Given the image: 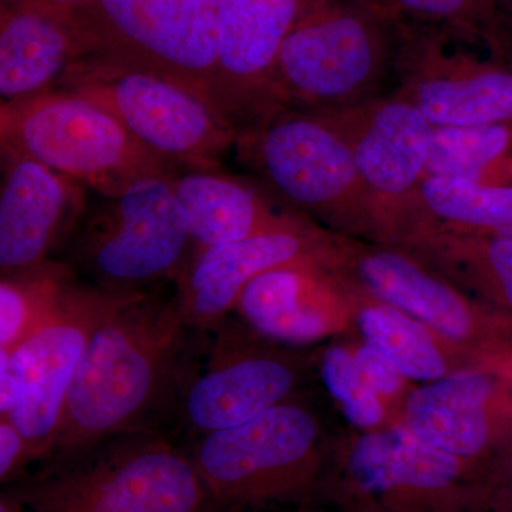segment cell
Instances as JSON below:
<instances>
[{"mask_svg": "<svg viewBox=\"0 0 512 512\" xmlns=\"http://www.w3.org/2000/svg\"><path fill=\"white\" fill-rule=\"evenodd\" d=\"M201 330L181 311L174 284L131 296L94 332L42 463L76 456L136 431L173 430Z\"/></svg>", "mask_w": 512, "mask_h": 512, "instance_id": "cell-1", "label": "cell"}, {"mask_svg": "<svg viewBox=\"0 0 512 512\" xmlns=\"http://www.w3.org/2000/svg\"><path fill=\"white\" fill-rule=\"evenodd\" d=\"M37 467L3 491L23 512L215 510L187 448L164 431L121 434Z\"/></svg>", "mask_w": 512, "mask_h": 512, "instance_id": "cell-2", "label": "cell"}, {"mask_svg": "<svg viewBox=\"0 0 512 512\" xmlns=\"http://www.w3.org/2000/svg\"><path fill=\"white\" fill-rule=\"evenodd\" d=\"M400 19L376 0H318L286 37L269 109L328 113L380 96L394 76Z\"/></svg>", "mask_w": 512, "mask_h": 512, "instance_id": "cell-3", "label": "cell"}, {"mask_svg": "<svg viewBox=\"0 0 512 512\" xmlns=\"http://www.w3.org/2000/svg\"><path fill=\"white\" fill-rule=\"evenodd\" d=\"M234 148L255 180L292 211L386 242L382 211L352 151L319 114L272 107L239 128Z\"/></svg>", "mask_w": 512, "mask_h": 512, "instance_id": "cell-4", "label": "cell"}, {"mask_svg": "<svg viewBox=\"0 0 512 512\" xmlns=\"http://www.w3.org/2000/svg\"><path fill=\"white\" fill-rule=\"evenodd\" d=\"M171 177L144 178L120 194L90 201L57 259L83 281L113 292L174 284L194 244Z\"/></svg>", "mask_w": 512, "mask_h": 512, "instance_id": "cell-5", "label": "cell"}, {"mask_svg": "<svg viewBox=\"0 0 512 512\" xmlns=\"http://www.w3.org/2000/svg\"><path fill=\"white\" fill-rule=\"evenodd\" d=\"M0 147L72 178L97 197L181 171L147 151L96 101L59 87L0 104Z\"/></svg>", "mask_w": 512, "mask_h": 512, "instance_id": "cell-6", "label": "cell"}, {"mask_svg": "<svg viewBox=\"0 0 512 512\" xmlns=\"http://www.w3.org/2000/svg\"><path fill=\"white\" fill-rule=\"evenodd\" d=\"M215 510H242L305 493L322 470L319 417L299 397L187 448Z\"/></svg>", "mask_w": 512, "mask_h": 512, "instance_id": "cell-7", "label": "cell"}, {"mask_svg": "<svg viewBox=\"0 0 512 512\" xmlns=\"http://www.w3.org/2000/svg\"><path fill=\"white\" fill-rule=\"evenodd\" d=\"M57 87L96 101L141 146L178 170L220 167L234 148L237 127L214 104L143 67L90 55Z\"/></svg>", "mask_w": 512, "mask_h": 512, "instance_id": "cell-8", "label": "cell"}, {"mask_svg": "<svg viewBox=\"0 0 512 512\" xmlns=\"http://www.w3.org/2000/svg\"><path fill=\"white\" fill-rule=\"evenodd\" d=\"M235 313L202 330L173 431L197 439L227 430L298 397L303 360L278 348Z\"/></svg>", "mask_w": 512, "mask_h": 512, "instance_id": "cell-9", "label": "cell"}, {"mask_svg": "<svg viewBox=\"0 0 512 512\" xmlns=\"http://www.w3.org/2000/svg\"><path fill=\"white\" fill-rule=\"evenodd\" d=\"M73 10L92 43V55L183 84L225 116L212 0H86Z\"/></svg>", "mask_w": 512, "mask_h": 512, "instance_id": "cell-10", "label": "cell"}, {"mask_svg": "<svg viewBox=\"0 0 512 512\" xmlns=\"http://www.w3.org/2000/svg\"><path fill=\"white\" fill-rule=\"evenodd\" d=\"M137 293L109 291L77 275L50 315L12 349L18 402L3 419L12 421L28 440L35 466L45 460L55 441L70 387L94 332Z\"/></svg>", "mask_w": 512, "mask_h": 512, "instance_id": "cell-11", "label": "cell"}, {"mask_svg": "<svg viewBox=\"0 0 512 512\" xmlns=\"http://www.w3.org/2000/svg\"><path fill=\"white\" fill-rule=\"evenodd\" d=\"M481 471L402 424L353 441L340 484L367 512H468L480 510Z\"/></svg>", "mask_w": 512, "mask_h": 512, "instance_id": "cell-12", "label": "cell"}, {"mask_svg": "<svg viewBox=\"0 0 512 512\" xmlns=\"http://www.w3.org/2000/svg\"><path fill=\"white\" fill-rule=\"evenodd\" d=\"M468 42L400 19L394 93L414 104L433 127L512 124V67L478 56Z\"/></svg>", "mask_w": 512, "mask_h": 512, "instance_id": "cell-13", "label": "cell"}, {"mask_svg": "<svg viewBox=\"0 0 512 512\" xmlns=\"http://www.w3.org/2000/svg\"><path fill=\"white\" fill-rule=\"evenodd\" d=\"M349 285L420 320L448 342L466 343L487 357L512 342V319L478 306L399 245L359 247L346 242L339 264Z\"/></svg>", "mask_w": 512, "mask_h": 512, "instance_id": "cell-14", "label": "cell"}, {"mask_svg": "<svg viewBox=\"0 0 512 512\" xmlns=\"http://www.w3.org/2000/svg\"><path fill=\"white\" fill-rule=\"evenodd\" d=\"M343 247L345 239L298 215L284 227L194 252L174 282L175 293L188 325L210 330L234 313L256 276L306 259L338 258Z\"/></svg>", "mask_w": 512, "mask_h": 512, "instance_id": "cell-15", "label": "cell"}, {"mask_svg": "<svg viewBox=\"0 0 512 512\" xmlns=\"http://www.w3.org/2000/svg\"><path fill=\"white\" fill-rule=\"evenodd\" d=\"M346 141L363 181L382 211L386 242L427 174L434 127L397 93L316 113Z\"/></svg>", "mask_w": 512, "mask_h": 512, "instance_id": "cell-16", "label": "cell"}, {"mask_svg": "<svg viewBox=\"0 0 512 512\" xmlns=\"http://www.w3.org/2000/svg\"><path fill=\"white\" fill-rule=\"evenodd\" d=\"M403 426L424 443L484 468L512 444V382L485 367L450 373L409 394Z\"/></svg>", "mask_w": 512, "mask_h": 512, "instance_id": "cell-17", "label": "cell"}, {"mask_svg": "<svg viewBox=\"0 0 512 512\" xmlns=\"http://www.w3.org/2000/svg\"><path fill=\"white\" fill-rule=\"evenodd\" d=\"M0 276L59 258L89 207L90 191L32 158L0 147Z\"/></svg>", "mask_w": 512, "mask_h": 512, "instance_id": "cell-18", "label": "cell"}, {"mask_svg": "<svg viewBox=\"0 0 512 512\" xmlns=\"http://www.w3.org/2000/svg\"><path fill=\"white\" fill-rule=\"evenodd\" d=\"M218 32V92L239 128L269 109L272 74L309 0H212Z\"/></svg>", "mask_w": 512, "mask_h": 512, "instance_id": "cell-19", "label": "cell"}, {"mask_svg": "<svg viewBox=\"0 0 512 512\" xmlns=\"http://www.w3.org/2000/svg\"><path fill=\"white\" fill-rule=\"evenodd\" d=\"M338 258L306 259L252 279L234 313L259 335L284 345H308L338 329L348 305V281Z\"/></svg>", "mask_w": 512, "mask_h": 512, "instance_id": "cell-20", "label": "cell"}, {"mask_svg": "<svg viewBox=\"0 0 512 512\" xmlns=\"http://www.w3.org/2000/svg\"><path fill=\"white\" fill-rule=\"evenodd\" d=\"M92 55V43L73 8L47 0L0 5L2 103L50 92L67 70Z\"/></svg>", "mask_w": 512, "mask_h": 512, "instance_id": "cell-21", "label": "cell"}, {"mask_svg": "<svg viewBox=\"0 0 512 512\" xmlns=\"http://www.w3.org/2000/svg\"><path fill=\"white\" fill-rule=\"evenodd\" d=\"M171 184L183 205L194 252L284 227L301 215L258 180L224 173L220 167L178 171Z\"/></svg>", "mask_w": 512, "mask_h": 512, "instance_id": "cell-22", "label": "cell"}, {"mask_svg": "<svg viewBox=\"0 0 512 512\" xmlns=\"http://www.w3.org/2000/svg\"><path fill=\"white\" fill-rule=\"evenodd\" d=\"M424 231L498 234L512 231V187L426 175L397 218L390 244Z\"/></svg>", "mask_w": 512, "mask_h": 512, "instance_id": "cell-23", "label": "cell"}, {"mask_svg": "<svg viewBox=\"0 0 512 512\" xmlns=\"http://www.w3.org/2000/svg\"><path fill=\"white\" fill-rule=\"evenodd\" d=\"M396 245L410 249L441 275L474 289L487 306L512 319V231H424Z\"/></svg>", "mask_w": 512, "mask_h": 512, "instance_id": "cell-24", "label": "cell"}, {"mask_svg": "<svg viewBox=\"0 0 512 512\" xmlns=\"http://www.w3.org/2000/svg\"><path fill=\"white\" fill-rule=\"evenodd\" d=\"M426 175L512 187V124L434 127Z\"/></svg>", "mask_w": 512, "mask_h": 512, "instance_id": "cell-25", "label": "cell"}, {"mask_svg": "<svg viewBox=\"0 0 512 512\" xmlns=\"http://www.w3.org/2000/svg\"><path fill=\"white\" fill-rule=\"evenodd\" d=\"M357 325L366 343L389 357L407 380L430 383L450 375L439 335L400 309L372 298L360 306Z\"/></svg>", "mask_w": 512, "mask_h": 512, "instance_id": "cell-26", "label": "cell"}, {"mask_svg": "<svg viewBox=\"0 0 512 512\" xmlns=\"http://www.w3.org/2000/svg\"><path fill=\"white\" fill-rule=\"evenodd\" d=\"M76 272L60 259L0 276V349H15L45 320L67 291Z\"/></svg>", "mask_w": 512, "mask_h": 512, "instance_id": "cell-27", "label": "cell"}, {"mask_svg": "<svg viewBox=\"0 0 512 512\" xmlns=\"http://www.w3.org/2000/svg\"><path fill=\"white\" fill-rule=\"evenodd\" d=\"M399 19L447 30L470 42L483 40L495 52H504L498 0H376Z\"/></svg>", "mask_w": 512, "mask_h": 512, "instance_id": "cell-28", "label": "cell"}, {"mask_svg": "<svg viewBox=\"0 0 512 512\" xmlns=\"http://www.w3.org/2000/svg\"><path fill=\"white\" fill-rule=\"evenodd\" d=\"M320 376L330 396L342 406L365 389L355 353L345 346H329L320 357Z\"/></svg>", "mask_w": 512, "mask_h": 512, "instance_id": "cell-29", "label": "cell"}, {"mask_svg": "<svg viewBox=\"0 0 512 512\" xmlns=\"http://www.w3.org/2000/svg\"><path fill=\"white\" fill-rule=\"evenodd\" d=\"M355 359L363 383L380 397L397 396L403 389L404 377L392 360L370 343L356 350Z\"/></svg>", "mask_w": 512, "mask_h": 512, "instance_id": "cell-30", "label": "cell"}, {"mask_svg": "<svg viewBox=\"0 0 512 512\" xmlns=\"http://www.w3.org/2000/svg\"><path fill=\"white\" fill-rule=\"evenodd\" d=\"M35 466L32 448L18 427L9 419H0V480L12 484Z\"/></svg>", "mask_w": 512, "mask_h": 512, "instance_id": "cell-31", "label": "cell"}, {"mask_svg": "<svg viewBox=\"0 0 512 512\" xmlns=\"http://www.w3.org/2000/svg\"><path fill=\"white\" fill-rule=\"evenodd\" d=\"M342 412L350 424L362 430H373L384 419L382 397L365 387L356 397L343 403Z\"/></svg>", "mask_w": 512, "mask_h": 512, "instance_id": "cell-32", "label": "cell"}, {"mask_svg": "<svg viewBox=\"0 0 512 512\" xmlns=\"http://www.w3.org/2000/svg\"><path fill=\"white\" fill-rule=\"evenodd\" d=\"M19 383L12 350L0 349V419L9 417L18 402Z\"/></svg>", "mask_w": 512, "mask_h": 512, "instance_id": "cell-33", "label": "cell"}, {"mask_svg": "<svg viewBox=\"0 0 512 512\" xmlns=\"http://www.w3.org/2000/svg\"><path fill=\"white\" fill-rule=\"evenodd\" d=\"M480 510L512 512V483L483 484Z\"/></svg>", "mask_w": 512, "mask_h": 512, "instance_id": "cell-34", "label": "cell"}, {"mask_svg": "<svg viewBox=\"0 0 512 512\" xmlns=\"http://www.w3.org/2000/svg\"><path fill=\"white\" fill-rule=\"evenodd\" d=\"M481 483H512V444L490 463L485 464L481 473Z\"/></svg>", "mask_w": 512, "mask_h": 512, "instance_id": "cell-35", "label": "cell"}, {"mask_svg": "<svg viewBox=\"0 0 512 512\" xmlns=\"http://www.w3.org/2000/svg\"><path fill=\"white\" fill-rule=\"evenodd\" d=\"M485 369L493 370L498 375L512 382V342L503 348L495 350L490 356L485 357Z\"/></svg>", "mask_w": 512, "mask_h": 512, "instance_id": "cell-36", "label": "cell"}, {"mask_svg": "<svg viewBox=\"0 0 512 512\" xmlns=\"http://www.w3.org/2000/svg\"><path fill=\"white\" fill-rule=\"evenodd\" d=\"M47 2L56 3V5L67 6V8H76V6L82 5L86 0H47Z\"/></svg>", "mask_w": 512, "mask_h": 512, "instance_id": "cell-37", "label": "cell"}, {"mask_svg": "<svg viewBox=\"0 0 512 512\" xmlns=\"http://www.w3.org/2000/svg\"><path fill=\"white\" fill-rule=\"evenodd\" d=\"M5 2H18V0H2V3H5Z\"/></svg>", "mask_w": 512, "mask_h": 512, "instance_id": "cell-38", "label": "cell"}, {"mask_svg": "<svg viewBox=\"0 0 512 512\" xmlns=\"http://www.w3.org/2000/svg\"><path fill=\"white\" fill-rule=\"evenodd\" d=\"M309 2H311V3L318 2V0H309Z\"/></svg>", "mask_w": 512, "mask_h": 512, "instance_id": "cell-39", "label": "cell"}]
</instances>
